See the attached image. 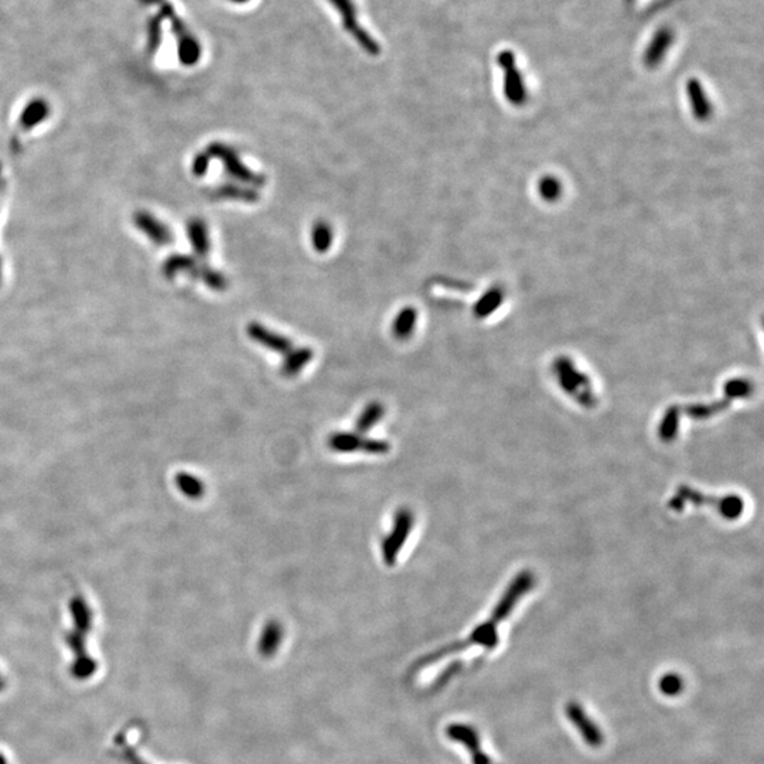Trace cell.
<instances>
[{
	"label": "cell",
	"mask_w": 764,
	"mask_h": 764,
	"mask_svg": "<svg viewBox=\"0 0 764 764\" xmlns=\"http://www.w3.org/2000/svg\"><path fill=\"white\" fill-rule=\"evenodd\" d=\"M753 384L746 378H735L728 381L723 389V398L709 404H674L665 412L658 425V437L664 443L672 441L679 429L684 417L695 421H706L731 408L733 401L745 399L752 395Z\"/></svg>",
	"instance_id": "1"
},
{
	"label": "cell",
	"mask_w": 764,
	"mask_h": 764,
	"mask_svg": "<svg viewBox=\"0 0 764 764\" xmlns=\"http://www.w3.org/2000/svg\"><path fill=\"white\" fill-rule=\"evenodd\" d=\"M686 506L711 507L716 513H719L721 517H723L725 520H738L745 510L743 500L736 494H726V496L703 494L702 491L692 488L691 486L682 484L676 488L675 496H672V498L668 501V507L672 511L681 513L685 510Z\"/></svg>",
	"instance_id": "2"
},
{
	"label": "cell",
	"mask_w": 764,
	"mask_h": 764,
	"mask_svg": "<svg viewBox=\"0 0 764 764\" xmlns=\"http://www.w3.org/2000/svg\"><path fill=\"white\" fill-rule=\"evenodd\" d=\"M553 374L559 387L583 408L592 409L597 405V398L589 377L577 370L567 357H559L553 362Z\"/></svg>",
	"instance_id": "3"
},
{
	"label": "cell",
	"mask_w": 764,
	"mask_h": 764,
	"mask_svg": "<svg viewBox=\"0 0 764 764\" xmlns=\"http://www.w3.org/2000/svg\"><path fill=\"white\" fill-rule=\"evenodd\" d=\"M338 11L344 30L360 44V47L370 56H378L381 46L377 40L360 24L357 17V9L352 0H328Z\"/></svg>",
	"instance_id": "4"
},
{
	"label": "cell",
	"mask_w": 764,
	"mask_h": 764,
	"mask_svg": "<svg viewBox=\"0 0 764 764\" xmlns=\"http://www.w3.org/2000/svg\"><path fill=\"white\" fill-rule=\"evenodd\" d=\"M498 66L504 74V95L513 105H524L527 101V90L521 71L517 67L516 56L510 50H504L497 57Z\"/></svg>",
	"instance_id": "5"
},
{
	"label": "cell",
	"mask_w": 764,
	"mask_h": 764,
	"mask_svg": "<svg viewBox=\"0 0 764 764\" xmlns=\"http://www.w3.org/2000/svg\"><path fill=\"white\" fill-rule=\"evenodd\" d=\"M414 521L415 520L411 510L401 508L397 511L394 518V527L382 541V556L388 566L395 565L397 556L412 530Z\"/></svg>",
	"instance_id": "6"
},
{
	"label": "cell",
	"mask_w": 764,
	"mask_h": 764,
	"mask_svg": "<svg viewBox=\"0 0 764 764\" xmlns=\"http://www.w3.org/2000/svg\"><path fill=\"white\" fill-rule=\"evenodd\" d=\"M210 152H211L213 156H217L219 160L224 162L225 170L232 177H235L236 180L244 182V183H249V184H253V186H262L265 183L263 176L252 173L245 164H242V162L239 160L238 153L234 149H231V147H228L225 145L216 143V145H213L210 147Z\"/></svg>",
	"instance_id": "7"
},
{
	"label": "cell",
	"mask_w": 764,
	"mask_h": 764,
	"mask_svg": "<svg viewBox=\"0 0 764 764\" xmlns=\"http://www.w3.org/2000/svg\"><path fill=\"white\" fill-rule=\"evenodd\" d=\"M166 14L172 19L173 30L179 40V58L184 66H194L202 57V46L196 37L184 27L182 20L174 16L173 10L167 7Z\"/></svg>",
	"instance_id": "8"
},
{
	"label": "cell",
	"mask_w": 764,
	"mask_h": 764,
	"mask_svg": "<svg viewBox=\"0 0 764 764\" xmlns=\"http://www.w3.org/2000/svg\"><path fill=\"white\" fill-rule=\"evenodd\" d=\"M248 335L251 337V340H253L255 342L263 345L265 348L268 350H272L275 352H279V354H288L293 350V342L292 340L286 338L285 335L282 334H278L269 328H263L262 325L259 323H251L248 328Z\"/></svg>",
	"instance_id": "9"
},
{
	"label": "cell",
	"mask_w": 764,
	"mask_h": 764,
	"mask_svg": "<svg viewBox=\"0 0 764 764\" xmlns=\"http://www.w3.org/2000/svg\"><path fill=\"white\" fill-rule=\"evenodd\" d=\"M674 43V33L668 27H659L652 37L646 53H644V64L649 68H656L668 54L671 46Z\"/></svg>",
	"instance_id": "10"
},
{
	"label": "cell",
	"mask_w": 764,
	"mask_h": 764,
	"mask_svg": "<svg viewBox=\"0 0 764 764\" xmlns=\"http://www.w3.org/2000/svg\"><path fill=\"white\" fill-rule=\"evenodd\" d=\"M686 93L695 117H698V120H706L712 115V104L706 97L701 81L691 78L686 84Z\"/></svg>",
	"instance_id": "11"
},
{
	"label": "cell",
	"mask_w": 764,
	"mask_h": 764,
	"mask_svg": "<svg viewBox=\"0 0 764 764\" xmlns=\"http://www.w3.org/2000/svg\"><path fill=\"white\" fill-rule=\"evenodd\" d=\"M313 358V350L308 347H302L298 350H292L286 354L285 361L282 364V374L285 377H295L298 375Z\"/></svg>",
	"instance_id": "12"
},
{
	"label": "cell",
	"mask_w": 764,
	"mask_h": 764,
	"mask_svg": "<svg viewBox=\"0 0 764 764\" xmlns=\"http://www.w3.org/2000/svg\"><path fill=\"white\" fill-rule=\"evenodd\" d=\"M418 313L414 308H404L395 318L392 323V334L397 340H408L417 328Z\"/></svg>",
	"instance_id": "13"
},
{
	"label": "cell",
	"mask_w": 764,
	"mask_h": 764,
	"mask_svg": "<svg viewBox=\"0 0 764 764\" xmlns=\"http://www.w3.org/2000/svg\"><path fill=\"white\" fill-rule=\"evenodd\" d=\"M365 439L358 434H345L337 432L328 437V447L338 453H351L357 450H364Z\"/></svg>",
	"instance_id": "14"
},
{
	"label": "cell",
	"mask_w": 764,
	"mask_h": 764,
	"mask_svg": "<svg viewBox=\"0 0 764 764\" xmlns=\"http://www.w3.org/2000/svg\"><path fill=\"white\" fill-rule=\"evenodd\" d=\"M384 414H385V408L381 402H371L368 404L364 411L361 412L360 418L357 419L355 422V431L358 435H362V434H367L368 431H371L382 418H384Z\"/></svg>",
	"instance_id": "15"
},
{
	"label": "cell",
	"mask_w": 764,
	"mask_h": 764,
	"mask_svg": "<svg viewBox=\"0 0 764 764\" xmlns=\"http://www.w3.org/2000/svg\"><path fill=\"white\" fill-rule=\"evenodd\" d=\"M176 486L187 498H192V500H199L206 493L204 483L196 476L190 473H184V471H180L176 476Z\"/></svg>",
	"instance_id": "16"
},
{
	"label": "cell",
	"mask_w": 764,
	"mask_h": 764,
	"mask_svg": "<svg viewBox=\"0 0 764 764\" xmlns=\"http://www.w3.org/2000/svg\"><path fill=\"white\" fill-rule=\"evenodd\" d=\"M312 245L313 248L325 253L331 248L333 244V229L326 221H318L312 228Z\"/></svg>",
	"instance_id": "17"
},
{
	"label": "cell",
	"mask_w": 764,
	"mask_h": 764,
	"mask_svg": "<svg viewBox=\"0 0 764 764\" xmlns=\"http://www.w3.org/2000/svg\"><path fill=\"white\" fill-rule=\"evenodd\" d=\"M501 300H503V293L501 291L498 289H494V291H490L487 292L476 305L474 308V315L478 318V319H484L487 318L488 315H491L500 305H501Z\"/></svg>",
	"instance_id": "18"
},
{
	"label": "cell",
	"mask_w": 764,
	"mask_h": 764,
	"mask_svg": "<svg viewBox=\"0 0 764 764\" xmlns=\"http://www.w3.org/2000/svg\"><path fill=\"white\" fill-rule=\"evenodd\" d=\"M282 639V627L279 623L276 622H271L265 626V630H263V634L261 637V650L262 653H272L276 646L279 644Z\"/></svg>",
	"instance_id": "19"
},
{
	"label": "cell",
	"mask_w": 764,
	"mask_h": 764,
	"mask_svg": "<svg viewBox=\"0 0 764 764\" xmlns=\"http://www.w3.org/2000/svg\"><path fill=\"white\" fill-rule=\"evenodd\" d=\"M219 196L231 200H241L245 203H253L258 200V194L251 187H239L235 184H226L219 190Z\"/></svg>",
	"instance_id": "20"
},
{
	"label": "cell",
	"mask_w": 764,
	"mask_h": 764,
	"mask_svg": "<svg viewBox=\"0 0 764 764\" xmlns=\"http://www.w3.org/2000/svg\"><path fill=\"white\" fill-rule=\"evenodd\" d=\"M70 609L73 612V616L75 617L77 623L80 626H87L91 620V612H90V607L87 605V602L81 597V596H77L71 600L70 603Z\"/></svg>",
	"instance_id": "21"
},
{
	"label": "cell",
	"mask_w": 764,
	"mask_h": 764,
	"mask_svg": "<svg viewBox=\"0 0 764 764\" xmlns=\"http://www.w3.org/2000/svg\"><path fill=\"white\" fill-rule=\"evenodd\" d=\"M560 186L558 183V180L552 179V177H546L543 182H541V186H540V192L543 194V197L545 200H556V197L560 194Z\"/></svg>",
	"instance_id": "22"
},
{
	"label": "cell",
	"mask_w": 764,
	"mask_h": 764,
	"mask_svg": "<svg viewBox=\"0 0 764 764\" xmlns=\"http://www.w3.org/2000/svg\"><path fill=\"white\" fill-rule=\"evenodd\" d=\"M391 449L389 443L385 441V440H375V439H365V444H364V450L365 453H370V454H385L388 453Z\"/></svg>",
	"instance_id": "23"
},
{
	"label": "cell",
	"mask_w": 764,
	"mask_h": 764,
	"mask_svg": "<svg viewBox=\"0 0 764 764\" xmlns=\"http://www.w3.org/2000/svg\"><path fill=\"white\" fill-rule=\"evenodd\" d=\"M193 232H194V245L197 246V249H200L202 252H207L209 249V239H207V232H206V228L203 226V224H196L194 228H193Z\"/></svg>",
	"instance_id": "24"
},
{
	"label": "cell",
	"mask_w": 764,
	"mask_h": 764,
	"mask_svg": "<svg viewBox=\"0 0 764 764\" xmlns=\"http://www.w3.org/2000/svg\"><path fill=\"white\" fill-rule=\"evenodd\" d=\"M231 1H234V3H246L249 0H231Z\"/></svg>",
	"instance_id": "25"
}]
</instances>
